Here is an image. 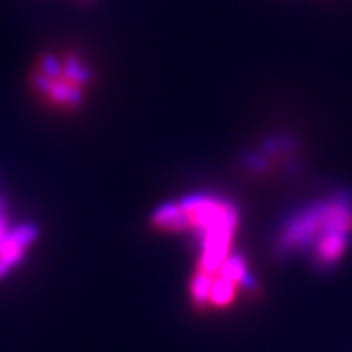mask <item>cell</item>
I'll return each mask as SVG.
<instances>
[{
    "label": "cell",
    "mask_w": 352,
    "mask_h": 352,
    "mask_svg": "<svg viewBox=\"0 0 352 352\" xmlns=\"http://www.w3.org/2000/svg\"><path fill=\"white\" fill-rule=\"evenodd\" d=\"M249 283L245 259L234 254L214 272H193L190 297L199 311H223L236 302Z\"/></svg>",
    "instance_id": "277c9868"
},
{
    "label": "cell",
    "mask_w": 352,
    "mask_h": 352,
    "mask_svg": "<svg viewBox=\"0 0 352 352\" xmlns=\"http://www.w3.org/2000/svg\"><path fill=\"white\" fill-rule=\"evenodd\" d=\"M352 241V199L333 195L295 214L283 229L279 243L286 250H302L317 267L336 265Z\"/></svg>",
    "instance_id": "7a4b0ae2"
},
{
    "label": "cell",
    "mask_w": 352,
    "mask_h": 352,
    "mask_svg": "<svg viewBox=\"0 0 352 352\" xmlns=\"http://www.w3.org/2000/svg\"><path fill=\"white\" fill-rule=\"evenodd\" d=\"M36 240L38 229L14 217L8 199L0 190V281L25 263Z\"/></svg>",
    "instance_id": "5b68a950"
},
{
    "label": "cell",
    "mask_w": 352,
    "mask_h": 352,
    "mask_svg": "<svg viewBox=\"0 0 352 352\" xmlns=\"http://www.w3.org/2000/svg\"><path fill=\"white\" fill-rule=\"evenodd\" d=\"M94 82V70L76 52H45L32 63L29 89L45 107L58 113L77 111Z\"/></svg>",
    "instance_id": "3957f363"
},
{
    "label": "cell",
    "mask_w": 352,
    "mask_h": 352,
    "mask_svg": "<svg viewBox=\"0 0 352 352\" xmlns=\"http://www.w3.org/2000/svg\"><path fill=\"white\" fill-rule=\"evenodd\" d=\"M240 217L226 199L211 195L186 197L161 206L152 226L166 232H193L199 243L197 272L219 270L232 254Z\"/></svg>",
    "instance_id": "6da1fadb"
}]
</instances>
